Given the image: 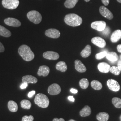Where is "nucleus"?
<instances>
[{
	"label": "nucleus",
	"instance_id": "nucleus-1",
	"mask_svg": "<svg viewBox=\"0 0 121 121\" xmlns=\"http://www.w3.org/2000/svg\"><path fill=\"white\" fill-rule=\"evenodd\" d=\"M18 52L22 59L26 61H30L34 58V53L30 48L25 44L22 45L19 47Z\"/></svg>",
	"mask_w": 121,
	"mask_h": 121
},
{
	"label": "nucleus",
	"instance_id": "nucleus-2",
	"mask_svg": "<svg viewBox=\"0 0 121 121\" xmlns=\"http://www.w3.org/2000/svg\"><path fill=\"white\" fill-rule=\"evenodd\" d=\"M64 22L66 24L72 26H77L82 23V18L77 14L70 13L65 16Z\"/></svg>",
	"mask_w": 121,
	"mask_h": 121
},
{
	"label": "nucleus",
	"instance_id": "nucleus-3",
	"mask_svg": "<svg viewBox=\"0 0 121 121\" xmlns=\"http://www.w3.org/2000/svg\"><path fill=\"white\" fill-rule=\"evenodd\" d=\"M34 102L39 107L46 108L49 104V100L45 95L42 93H38L35 97Z\"/></svg>",
	"mask_w": 121,
	"mask_h": 121
},
{
	"label": "nucleus",
	"instance_id": "nucleus-4",
	"mask_svg": "<svg viewBox=\"0 0 121 121\" xmlns=\"http://www.w3.org/2000/svg\"><path fill=\"white\" fill-rule=\"evenodd\" d=\"M28 19L34 24H39L42 21V16L39 12L36 10H31L27 13Z\"/></svg>",
	"mask_w": 121,
	"mask_h": 121
},
{
	"label": "nucleus",
	"instance_id": "nucleus-5",
	"mask_svg": "<svg viewBox=\"0 0 121 121\" xmlns=\"http://www.w3.org/2000/svg\"><path fill=\"white\" fill-rule=\"evenodd\" d=\"M19 4L18 0H2V4L6 9H16Z\"/></svg>",
	"mask_w": 121,
	"mask_h": 121
},
{
	"label": "nucleus",
	"instance_id": "nucleus-6",
	"mask_svg": "<svg viewBox=\"0 0 121 121\" xmlns=\"http://www.w3.org/2000/svg\"><path fill=\"white\" fill-rule=\"evenodd\" d=\"M106 26V22L103 21H95L91 24L92 28L99 31H102L105 28Z\"/></svg>",
	"mask_w": 121,
	"mask_h": 121
},
{
	"label": "nucleus",
	"instance_id": "nucleus-7",
	"mask_svg": "<svg viewBox=\"0 0 121 121\" xmlns=\"http://www.w3.org/2000/svg\"><path fill=\"white\" fill-rule=\"evenodd\" d=\"M61 90V87L58 84L53 83L48 87V92L51 95H56L60 93Z\"/></svg>",
	"mask_w": 121,
	"mask_h": 121
},
{
	"label": "nucleus",
	"instance_id": "nucleus-8",
	"mask_svg": "<svg viewBox=\"0 0 121 121\" xmlns=\"http://www.w3.org/2000/svg\"><path fill=\"white\" fill-rule=\"evenodd\" d=\"M107 85L110 90L115 92L119 91L120 89V85L118 82L112 79H108L107 82Z\"/></svg>",
	"mask_w": 121,
	"mask_h": 121
},
{
	"label": "nucleus",
	"instance_id": "nucleus-9",
	"mask_svg": "<svg viewBox=\"0 0 121 121\" xmlns=\"http://www.w3.org/2000/svg\"><path fill=\"white\" fill-rule=\"evenodd\" d=\"M45 34L47 37L52 38H58L60 36V32L56 29L51 28L45 31Z\"/></svg>",
	"mask_w": 121,
	"mask_h": 121
},
{
	"label": "nucleus",
	"instance_id": "nucleus-10",
	"mask_svg": "<svg viewBox=\"0 0 121 121\" xmlns=\"http://www.w3.org/2000/svg\"><path fill=\"white\" fill-rule=\"evenodd\" d=\"M99 12L103 16L109 20H111L113 17V15L112 12L104 6L100 7Z\"/></svg>",
	"mask_w": 121,
	"mask_h": 121
},
{
	"label": "nucleus",
	"instance_id": "nucleus-11",
	"mask_svg": "<svg viewBox=\"0 0 121 121\" xmlns=\"http://www.w3.org/2000/svg\"><path fill=\"white\" fill-rule=\"evenodd\" d=\"M4 22L7 25L13 27H19L21 25V22L18 20L12 17H8L5 19Z\"/></svg>",
	"mask_w": 121,
	"mask_h": 121
},
{
	"label": "nucleus",
	"instance_id": "nucleus-12",
	"mask_svg": "<svg viewBox=\"0 0 121 121\" xmlns=\"http://www.w3.org/2000/svg\"><path fill=\"white\" fill-rule=\"evenodd\" d=\"M43 57L48 60H57L59 58V55L58 53L53 51H47L44 52L43 54Z\"/></svg>",
	"mask_w": 121,
	"mask_h": 121
},
{
	"label": "nucleus",
	"instance_id": "nucleus-13",
	"mask_svg": "<svg viewBox=\"0 0 121 121\" xmlns=\"http://www.w3.org/2000/svg\"><path fill=\"white\" fill-rule=\"evenodd\" d=\"M91 41L93 44L100 48H104L106 45L105 41L104 39L99 37H95L92 38Z\"/></svg>",
	"mask_w": 121,
	"mask_h": 121
},
{
	"label": "nucleus",
	"instance_id": "nucleus-14",
	"mask_svg": "<svg viewBox=\"0 0 121 121\" xmlns=\"http://www.w3.org/2000/svg\"><path fill=\"white\" fill-rule=\"evenodd\" d=\"M50 69L48 66L46 65H42L39 67L37 74L39 76H43V77H46L48 75Z\"/></svg>",
	"mask_w": 121,
	"mask_h": 121
},
{
	"label": "nucleus",
	"instance_id": "nucleus-15",
	"mask_svg": "<svg viewBox=\"0 0 121 121\" xmlns=\"http://www.w3.org/2000/svg\"><path fill=\"white\" fill-rule=\"evenodd\" d=\"M23 82H26L27 84L32 83L35 84L37 82L38 80L37 78L30 75H26L23 76L22 78Z\"/></svg>",
	"mask_w": 121,
	"mask_h": 121
},
{
	"label": "nucleus",
	"instance_id": "nucleus-16",
	"mask_svg": "<svg viewBox=\"0 0 121 121\" xmlns=\"http://www.w3.org/2000/svg\"><path fill=\"white\" fill-rule=\"evenodd\" d=\"M98 69L100 72L104 73H108L110 69V66L105 62L99 63L97 66Z\"/></svg>",
	"mask_w": 121,
	"mask_h": 121
},
{
	"label": "nucleus",
	"instance_id": "nucleus-17",
	"mask_svg": "<svg viewBox=\"0 0 121 121\" xmlns=\"http://www.w3.org/2000/svg\"><path fill=\"white\" fill-rule=\"evenodd\" d=\"M75 69L76 70L80 73L85 72L86 70V67L79 60H75Z\"/></svg>",
	"mask_w": 121,
	"mask_h": 121
},
{
	"label": "nucleus",
	"instance_id": "nucleus-18",
	"mask_svg": "<svg viewBox=\"0 0 121 121\" xmlns=\"http://www.w3.org/2000/svg\"><path fill=\"white\" fill-rule=\"evenodd\" d=\"M121 38V30H117L114 31L111 36L110 39L112 43L117 42Z\"/></svg>",
	"mask_w": 121,
	"mask_h": 121
},
{
	"label": "nucleus",
	"instance_id": "nucleus-19",
	"mask_svg": "<svg viewBox=\"0 0 121 121\" xmlns=\"http://www.w3.org/2000/svg\"><path fill=\"white\" fill-rule=\"evenodd\" d=\"M91 112V110L90 107L88 105H86L80 110L79 114L81 117H85L89 116Z\"/></svg>",
	"mask_w": 121,
	"mask_h": 121
},
{
	"label": "nucleus",
	"instance_id": "nucleus-20",
	"mask_svg": "<svg viewBox=\"0 0 121 121\" xmlns=\"http://www.w3.org/2000/svg\"><path fill=\"white\" fill-rule=\"evenodd\" d=\"M8 108L11 112H16L18 110L17 104L13 100H9L8 103Z\"/></svg>",
	"mask_w": 121,
	"mask_h": 121
},
{
	"label": "nucleus",
	"instance_id": "nucleus-21",
	"mask_svg": "<svg viewBox=\"0 0 121 121\" xmlns=\"http://www.w3.org/2000/svg\"><path fill=\"white\" fill-rule=\"evenodd\" d=\"M56 68L57 70L64 72L67 69V66L64 61H59L56 65Z\"/></svg>",
	"mask_w": 121,
	"mask_h": 121
},
{
	"label": "nucleus",
	"instance_id": "nucleus-22",
	"mask_svg": "<svg viewBox=\"0 0 121 121\" xmlns=\"http://www.w3.org/2000/svg\"><path fill=\"white\" fill-rule=\"evenodd\" d=\"M91 47L90 45H87L81 52L80 54L82 57L86 58L89 56L91 54Z\"/></svg>",
	"mask_w": 121,
	"mask_h": 121
},
{
	"label": "nucleus",
	"instance_id": "nucleus-23",
	"mask_svg": "<svg viewBox=\"0 0 121 121\" xmlns=\"http://www.w3.org/2000/svg\"><path fill=\"white\" fill-rule=\"evenodd\" d=\"M106 58L112 62H114L118 60V56L115 52H108Z\"/></svg>",
	"mask_w": 121,
	"mask_h": 121
},
{
	"label": "nucleus",
	"instance_id": "nucleus-24",
	"mask_svg": "<svg viewBox=\"0 0 121 121\" xmlns=\"http://www.w3.org/2000/svg\"><path fill=\"white\" fill-rule=\"evenodd\" d=\"M109 116L108 113L105 112H99L96 115V119L99 121H107Z\"/></svg>",
	"mask_w": 121,
	"mask_h": 121
},
{
	"label": "nucleus",
	"instance_id": "nucleus-25",
	"mask_svg": "<svg viewBox=\"0 0 121 121\" xmlns=\"http://www.w3.org/2000/svg\"><path fill=\"white\" fill-rule=\"evenodd\" d=\"M0 35L4 37H9L11 35V33L3 26L0 25Z\"/></svg>",
	"mask_w": 121,
	"mask_h": 121
},
{
	"label": "nucleus",
	"instance_id": "nucleus-26",
	"mask_svg": "<svg viewBox=\"0 0 121 121\" xmlns=\"http://www.w3.org/2000/svg\"><path fill=\"white\" fill-rule=\"evenodd\" d=\"M78 1V0H66L64 3V5L66 8L69 9L73 8L75 6Z\"/></svg>",
	"mask_w": 121,
	"mask_h": 121
},
{
	"label": "nucleus",
	"instance_id": "nucleus-27",
	"mask_svg": "<svg viewBox=\"0 0 121 121\" xmlns=\"http://www.w3.org/2000/svg\"><path fill=\"white\" fill-rule=\"evenodd\" d=\"M22 108L25 109H30L31 107V103L28 100L23 99L20 102Z\"/></svg>",
	"mask_w": 121,
	"mask_h": 121
},
{
	"label": "nucleus",
	"instance_id": "nucleus-28",
	"mask_svg": "<svg viewBox=\"0 0 121 121\" xmlns=\"http://www.w3.org/2000/svg\"><path fill=\"white\" fill-rule=\"evenodd\" d=\"M91 86L95 90H99L102 88L101 82L97 80H93L91 83Z\"/></svg>",
	"mask_w": 121,
	"mask_h": 121
},
{
	"label": "nucleus",
	"instance_id": "nucleus-29",
	"mask_svg": "<svg viewBox=\"0 0 121 121\" xmlns=\"http://www.w3.org/2000/svg\"><path fill=\"white\" fill-rule=\"evenodd\" d=\"M79 86L83 89H86L89 86V81L86 78H82L79 81Z\"/></svg>",
	"mask_w": 121,
	"mask_h": 121
},
{
	"label": "nucleus",
	"instance_id": "nucleus-30",
	"mask_svg": "<svg viewBox=\"0 0 121 121\" xmlns=\"http://www.w3.org/2000/svg\"><path fill=\"white\" fill-rule=\"evenodd\" d=\"M113 105L117 108H121V99L118 97H114L112 99Z\"/></svg>",
	"mask_w": 121,
	"mask_h": 121
},
{
	"label": "nucleus",
	"instance_id": "nucleus-31",
	"mask_svg": "<svg viewBox=\"0 0 121 121\" xmlns=\"http://www.w3.org/2000/svg\"><path fill=\"white\" fill-rule=\"evenodd\" d=\"M109 71L112 73H113L116 75H119L120 72L121 70L119 69L117 66H113L110 67V69L109 70Z\"/></svg>",
	"mask_w": 121,
	"mask_h": 121
},
{
	"label": "nucleus",
	"instance_id": "nucleus-32",
	"mask_svg": "<svg viewBox=\"0 0 121 121\" xmlns=\"http://www.w3.org/2000/svg\"><path fill=\"white\" fill-rule=\"evenodd\" d=\"M108 52L107 50H104L102 52H100L99 53L96 54L95 55L96 59H97L98 60H99V59H101L104 58L105 56H106Z\"/></svg>",
	"mask_w": 121,
	"mask_h": 121
},
{
	"label": "nucleus",
	"instance_id": "nucleus-33",
	"mask_svg": "<svg viewBox=\"0 0 121 121\" xmlns=\"http://www.w3.org/2000/svg\"><path fill=\"white\" fill-rule=\"evenodd\" d=\"M34 120V117L32 115L27 116L25 115L22 118V121H33Z\"/></svg>",
	"mask_w": 121,
	"mask_h": 121
},
{
	"label": "nucleus",
	"instance_id": "nucleus-34",
	"mask_svg": "<svg viewBox=\"0 0 121 121\" xmlns=\"http://www.w3.org/2000/svg\"><path fill=\"white\" fill-rule=\"evenodd\" d=\"M102 32L104 35H108L110 32V29L108 26H107V27H106L105 28Z\"/></svg>",
	"mask_w": 121,
	"mask_h": 121
},
{
	"label": "nucleus",
	"instance_id": "nucleus-35",
	"mask_svg": "<svg viewBox=\"0 0 121 121\" xmlns=\"http://www.w3.org/2000/svg\"><path fill=\"white\" fill-rule=\"evenodd\" d=\"M28 86V84L26 82H23L20 85V88L22 89H25Z\"/></svg>",
	"mask_w": 121,
	"mask_h": 121
},
{
	"label": "nucleus",
	"instance_id": "nucleus-36",
	"mask_svg": "<svg viewBox=\"0 0 121 121\" xmlns=\"http://www.w3.org/2000/svg\"><path fill=\"white\" fill-rule=\"evenodd\" d=\"M35 91L33 90V91H31L30 92H29V93L28 94V97H29V98L32 97L33 96V95L35 94Z\"/></svg>",
	"mask_w": 121,
	"mask_h": 121
},
{
	"label": "nucleus",
	"instance_id": "nucleus-37",
	"mask_svg": "<svg viewBox=\"0 0 121 121\" xmlns=\"http://www.w3.org/2000/svg\"><path fill=\"white\" fill-rule=\"evenodd\" d=\"M4 51V47L3 44L0 42V52H2Z\"/></svg>",
	"mask_w": 121,
	"mask_h": 121
},
{
	"label": "nucleus",
	"instance_id": "nucleus-38",
	"mask_svg": "<svg viewBox=\"0 0 121 121\" xmlns=\"http://www.w3.org/2000/svg\"><path fill=\"white\" fill-rule=\"evenodd\" d=\"M103 4L105 5H108L109 3V0H101Z\"/></svg>",
	"mask_w": 121,
	"mask_h": 121
},
{
	"label": "nucleus",
	"instance_id": "nucleus-39",
	"mask_svg": "<svg viewBox=\"0 0 121 121\" xmlns=\"http://www.w3.org/2000/svg\"><path fill=\"white\" fill-rule=\"evenodd\" d=\"M68 99L69 100L72 101V102H74L75 101V99H74L73 96H72V95L69 96L68 97Z\"/></svg>",
	"mask_w": 121,
	"mask_h": 121
},
{
	"label": "nucleus",
	"instance_id": "nucleus-40",
	"mask_svg": "<svg viewBox=\"0 0 121 121\" xmlns=\"http://www.w3.org/2000/svg\"><path fill=\"white\" fill-rule=\"evenodd\" d=\"M52 121H65V120L63 118H55L53 119Z\"/></svg>",
	"mask_w": 121,
	"mask_h": 121
},
{
	"label": "nucleus",
	"instance_id": "nucleus-41",
	"mask_svg": "<svg viewBox=\"0 0 121 121\" xmlns=\"http://www.w3.org/2000/svg\"><path fill=\"white\" fill-rule=\"evenodd\" d=\"M70 91L71 92L74 93V94H76V93H77L78 92V90H76V89H75L74 88H71L70 89Z\"/></svg>",
	"mask_w": 121,
	"mask_h": 121
},
{
	"label": "nucleus",
	"instance_id": "nucleus-42",
	"mask_svg": "<svg viewBox=\"0 0 121 121\" xmlns=\"http://www.w3.org/2000/svg\"><path fill=\"white\" fill-rule=\"evenodd\" d=\"M117 49L118 52L121 53V44H119L117 46Z\"/></svg>",
	"mask_w": 121,
	"mask_h": 121
},
{
	"label": "nucleus",
	"instance_id": "nucleus-43",
	"mask_svg": "<svg viewBox=\"0 0 121 121\" xmlns=\"http://www.w3.org/2000/svg\"><path fill=\"white\" fill-rule=\"evenodd\" d=\"M117 67L121 71V60L118 61V64H117Z\"/></svg>",
	"mask_w": 121,
	"mask_h": 121
},
{
	"label": "nucleus",
	"instance_id": "nucleus-44",
	"mask_svg": "<svg viewBox=\"0 0 121 121\" xmlns=\"http://www.w3.org/2000/svg\"><path fill=\"white\" fill-rule=\"evenodd\" d=\"M117 1L118 2H119V3H121V0H117Z\"/></svg>",
	"mask_w": 121,
	"mask_h": 121
},
{
	"label": "nucleus",
	"instance_id": "nucleus-45",
	"mask_svg": "<svg viewBox=\"0 0 121 121\" xmlns=\"http://www.w3.org/2000/svg\"><path fill=\"white\" fill-rule=\"evenodd\" d=\"M68 121H75V120H73V119H70V120H69Z\"/></svg>",
	"mask_w": 121,
	"mask_h": 121
},
{
	"label": "nucleus",
	"instance_id": "nucleus-46",
	"mask_svg": "<svg viewBox=\"0 0 121 121\" xmlns=\"http://www.w3.org/2000/svg\"><path fill=\"white\" fill-rule=\"evenodd\" d=\"M85 0L86 2H89L90 0Z\"/></svg>",
	"mask_w": 121,
	"mask_h": 121
},
{
	"label": "nucleus",
	"instance_id": "nucleus-47",
	"mask_svg": "<svg viewBox=\"0 0 121 121\" xmlns=\"http://www.w3.org/2000/svg\"><path fill=\"white\" fill-rule=\"evenodd\" d=\"M119 119H120V121H121V115L120 116V117H119Z\"/></svg>",
	"mask_w": 121,
	"mask_h": 121
},
{
	"label": "nucleus",
	"instance_id": "nucleus-48",
	"mask_svg": "<svg viewBox=\"0 0 121 121\" xmlns=\"http://www.w3.org/2000/svg\"><path fill=\"white\" fill-rule=\"evenodd\" d=\"M120 59H121V54L120 55Z\"/></svg>",
	"mask_w": 121,
	"mask_h": 121
}]
</instances>
